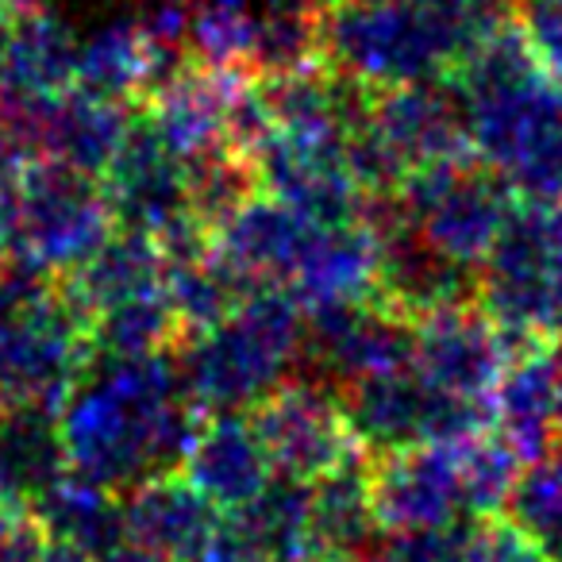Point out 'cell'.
Returning a JSON list of instances; mask_svg holds the SVG:
<instances>
[{
  "label": "cell",
  "mask_w": 562,
  "mask_h": 562,
  "mask_svg": "<svg viewBox=\"0 0 562 562\" xmlns=\"http://www.w3.org/2000/svg\"><path fill=\"white\" fill-rule=\"evenodd\" d=\"M101 186L116 227L162 235L189 216L186 162L166 147L143 112H135L116 158L101 173Z\"/></svg>",
  "instance_id": "cell-14"
},
{
  "label": "cell",
  "mask_w": 562,
  "mask_h": 562,
  "mask_svg": "<svg viewBox=\"0 0 562 562\" xmlns=\"http://www.w3.org/2000/svg\"><path fill=\"white\" fill-rule=\"evenodd\" d=\"M301 336L305 305L290 290L266 285L212 328L186 331L173 347V367L204 416L250 413L281 382L297 378Z\"/></svg>",
  "instance_id": "cell-4"
},
{
  "label": "cell",
  "mask_w": 562,
  "mask_h": 562,
  "mask_svg": "<svg viewBox=\"0 0 562 562\" xmlns=\"http://www.w3.org/2000/svg\"><path fill=\"white\" fill-rule=\"evenodd\" d=\"M516 20H520L539 66L562 89V0H520Z\"/></svg>",
  "instance_id": "cell-36"
},
{
  "label": "cell",
  "mask_w": 562,
  "mask_h": 562,
  "mask_svg": "<svg viewBox=\"0 0 562 562\" xmlns=\"http://www.w3.org/2000/svg\"><path fill=\"white\" fill-rule=\"evenodd\" d=\"M308 493H313L308 482L278 474L255 501L227 516L262 562H305Z\"/></svg>",
  "instance_id": "cell-30"
},
{
  "label": "cell",
  "mask_w": 562,
  "mask_h": 562,
  "mask_svg": "<svg viewBox=\"0 0 562 562\" xmlns=\"http://www.w3.org/2000/svg\"><path fill=\"white\" fill-rule=\"evenodd\" d=\"M413 347L416 321L378 297L305 308L297 378L347 393L362 378L413 367Z\"/></svg>",
  "instance_id": "cell-9"
},
{
  "label": "cell",
  "mask_w": 562,
  "mask_h": 562,
  "mask_svg": "<svg viewBox=\"0 0 562 562\" xmlns=\"http://www.w3.org/2000/svg\"><path fill=\"white\" fill-rule=\"evenodd\" d=\"M43 562H97V559H93V554H86V551H74V547H66V543H47Z\"/></svg>",
  "instance_id": "cell-38"
},
{
  "label": "cell",
  "mask_w": 562,
  "mask_h": 562,
  "mask_svg": "<svg viewBox=\"0 0 562 562\" xmlns=\"http://www.w3.org/2000/svg\"><path fill=\"white\" fill-rule=\"evenodd\" d=\"M181 339V321L173 313L166 290L139 293V297L104 305L89 316V355L109 359H143V355H166Z\"/></svg>",
  "instance_id": "cell-29"
},
{
  "label": "cell",
  "mask_w": 562,
  "mask_h": 562,
  "mask_svg": "<svg viewBox=\"0 0 562 562\" xmlns=\"http://www.w3.org/2000/svg\"><path fill=\"white\" fill-rule=\"evenodd\" d=\"M321 20L324 16L297 9H250L243 74L266 81L321 66Z\"/></svg>",
  "instance_id": "cell-31"
},
{
  "label": "cell",
  "mask_w": 562,
  "mask_h": 562,
  "mask_svg": "<svg viewBox=\"0 0 562 562\" xmlns=\"http://www.w3.org/2000/svg\"><path fill=\"white\" fill-rule=\"evenodd\" d=\"M243 78H247L243 70H220L189 58L186 66L170 70L147 89L139 112L162 135L166 147L186 162L227 143V109Z\"/></svg>",
  "instance_id": "cell-15"
},
{
  "label": "cell",
  "mask_w": 562,
  "mask_h": 562,
  "mask_svg": "<svg viewBox=\"0 0 562 562\" xmlns=\"http://www.w3.org/2000/svg\"><path fill=\"white\" fill-rule=\"evenodd\" d=\"M158 81V58L135 16L104 20L78 40V86L112 101L139 104Z\"/></svg>",
  "instance_id": "cell-28"
},
{
  "label": "cell",
  "mask_w": 562,
  "mask_h": 562,
  "mask_svg": "<svg viewBox=\"0 0 562 562\" xmlns=\"http://www.w3.org/2000/svg\"><path fill=\"white\" fill-rule=\"evenodd\" d=\"M520 470L524 459L493 428L467 439V443H459V474H462V493H467L470 516L505 513Z\"/></svg>",
  "instance_id": "cell-33"
},
{
  "label": "cell",
  "mask_w": 562,
  "mask_h": 562,
  "mask_svg": "<svg viewBox=\"0 0 562 562\" xmlns=\"http://www.w3.org/2000/svg\"><path fill=\"white\" fill-rule=\"evenodd\" d=\"M313 227V220L293 212L290 204L273 201L270 193H258L216 227L212 247L250 290H266V285L285 290Z\"/></svg>",
  "instance_id": "cell-19"
},
{
  "label": "cell",
  "mask_w": 562,
  "mask_h": 562,
  "mask_svg": "<svg viewBox=\"0 0 562 562\" xmlns=\"http://www.w3.org/2000/svg\"><path fill=\"white\" fill-rule=\"evenodd\" d=\"M116 232L101 178L63 162L0 173V239L12 262L55 278L78 270Z\"/></svg>",
  "instance_id": "cell-6"
},
{
  "label": "cell",
  "mask_w": 562,
  "mask_h": 562,
  "mask_svg": "<svg viewBox=\"0 0 562 562\" xmlns=\"http://www.w3.org/2000/svg\"><path fill=\"white\" fill-rule=\"evenodd\" d=\"M9 262V250H4V239H0V266Z\"/></svg>",
  "instance_id": "cell-41"
},
{
  "label": "cell",
  "mask_w": 562,
  "mask_h": 562,
  "mask_svg": "<svg viewBox=\"0 0 562 562\" xmlns=\"http://www.w3.org/2000/svg\"><path fill=\"white\" fill-rule=\"evenodd\" d=\"M120 497L127 539L162 554L166 562H193L224 520V513L186 474L150 477Z\"/></svg>",
  "instance_id": "cell-21"
},
{
  "label": "cell",
  "mask_w": 562,
  "mask_h": 562,
  "mask_svg": "<svg viewBox=\"0 0 562 562\" xmlns=\"http://www.w3.org/2000/svg\"><path fill=\"white\" fill-rule=\"evenodd\" d=\"M378 543H382V524L370 497V462L362 454L313 482L305 562H370Z\"/></svg>",
  "instance_id": "cell-22"
},
{
  "label": "cell",
  "mask_w": 562,
  "mask_h": 562,
  "mask_svg": "<svg viewBox=\"0 0 562 562\" xmlns=\"http://www.w3.org/2000/svg\"><path fill=\"white\" fill-rule=\"evenodd\" d=\"M139 104L112 101L93 89L70 86L35 101V143L43 162H63L70 170L101 178L116 158Z\"/></svg>",
  "instance_id": "cell-17"
},
{
  "label": "cell",
  "mask_w": 562,
  "mask_h": 562,
  "mask_svg": "<svg viewBox=\"0 0 562 562\" xmlns=\"http://www.w3.org/2000/svg\"><path fill=\"white\" fill-rule=\"evenodd\" d=\"M258 439L273 462V474L293 477V482H321L331 470L362 459V447L347 424L339 393L308 382V378H290L266 401L250 408Z\"/></svg>",
  "instance_id": "cell-10"
},
{
  "label": "cell",
  "mask_w": 562,
  "mask_h": 562,
  "mask_svg": "<svg viewBox=\"0 0 562 562\" xmlns=\"http://www.w3.org/2000/svg\"><path fill=\"white\" fill-rule=\"evenodd\" d=\"M554 408H559V431H562V339L554 344Z\"/></svg>",
  "instance_id": "cell-39"
},
{
  "label": "cell",
  "mask_w": 562,
  "mask_h": 562,
  "mask_svg": "<svg viewBox=\"0 0 562 562\" xmlns=\"http://www.w3.org/2000/svg\"><path fill=\"white\" fill-rule=\"evenodd\" d=\"M477 162L524 204L562 209V89L539 66L520 20H508L451 74Z\"/></svg>",
  "instance_id": "cell-2"
},
{
  "label": "cell",
  "mask_w": 562,
  "mask_h": 562,
  "mask_svg": "<svg viewBox=\"0 0 562 562\" xmlns=\"http://www.w3.org/2000/svg\"><path fill=\"white\" fill-rule=\"evenodd\" d=\"M513 16L508 0H331L321 66L370 89L447 81Z\"/></svg>",
  "instance_id": "cell-3"
},
{
  "label": "cell",
  "mask_w": 562,
  "mask_h": 562,
  "mask_svg": "<svg viewBox=\"0 0 562 562\" xmlns=\"http://www.w3.org/2000/svg\"><path fill=\"white\" fill-rule=\"evenodd\" d=\"M477 305L505 331L513 355L562 339V209L516 204L477 266Z\"/></svg>",
  "instance_id": "cell-7"
},
{
  "label": "cell",
  "mask_w": 562,
  "mask_h": 562,
  "mask_svg": "<svg viewBox=\"0 0 562 562\" xmlns=\"http://www.w3.org/2000/svg\"><path fill=\"white\" fill-rule=\"evenodd\" d=\"M258 170L250 155H243L232 143L204 150V155L186 158V196L189 216L216 235L224 220H232L250 196H258Z\"/></svg>",
  "instance_id": "cell-32"
},
{
  "label": "cell",
  "mask_w": 562,
  "mask_h": 562,
  "mask_svg": "<svg viewBox=\"0 0 562 562\" xmlns=\"http://www.w3.org/2000/svg\"><path fill=\"white\" fill-rule=\"evenodd\" d=\"M27 4H40V0H0V9H27Z\"/></svg>",
  "instance_id": "cell-40"
},
{
  "label": "cell",
  "mask_w": 562,
  "mask_h": 562,
  "mask_svg": "<svg viewBox=\"0 0 562 562\" xmlns=\"http://www.w3.org/2000/svg\"><path fill=\"white\" fill-rule=\"evenodd\" d=\"M47 543L32 508H0V562H43Z\"/></svg>",
  "instance_id": "cell-37"
},
{
  "label": "cell",
  "mask_w": 562,
  "mask_h": 562,
  "mask_svg": "<svg viewBox=\"0 0 562 562\" xmlns=\"http://www.w3.org/2000/svg\"><path fill=\"white\" fill-rule=\"evenodd\" d=\"M508 4H520V0H508Z\"/></svg>",
  "instance_id": "cell-43"
},
{
  "label": "cell",
  "mask_w": 562,
  "mask_h": 562,
  "mask_svg": "<svg viewBox=\"0 0 562 562\" xmlns=\"http://www.w3.org/2000/svg\"><path fill=\"white\" fill-rule=\"evenodd\" d=\"M78 86V35L55 12L0 9V104L43 101Z\"/></svg>",
  "instance_id": "cell-18"
},
{
  "label": "cell",
  "mask_w": 562,
  "mask_h": 562,
  "mask_svg": "<svg viewBox=\"0 0 562 562\" xmlns=\"http://www.w3.org/2000/svg\"><path fill=\"white\" fill-rule=\"evenodd\" d=\"M258 170V189L273 201L290 204L313 224H355L367 220L370 196L351 178L344 143L293 139V135H266L262 147L250 155Z\"/></svg>",
  "instance_id": "cell-13"
},
{
  "label": "cell",
  "mask_w": 562,
  "mask_h": 562,
  "mask_svg": "<svg viewBox=\"0 0 562 562\" xmlns=\"http://www.w3.org/2000/svg\"><path fill=\"white\" fill-rule=\"evenodd\" d=\"M370 497L382 531H443L474 520L459 474V447L424 443L370 459Z\"/></svg>",
  "instance_id": "cell-12"
},
{
  "label": "cell",
  "mask_w": 562,
  "mask_h": 562,
  "mask_svg": "<svg viewBox=\"0 0 562 562\" xmlns=\"http://www.w3.org/2000/svg\"><path fill=\"white\" fill-rule=\"evenodd\" d=\"M397 209L431 247L459 258L467 266H482L497 235L516 212V193L474 155L451 162L420 166L397 189Z\"/></svg>",
  "instance_id": "cell-8"
},
{
  "label": "cell",
  "mask_w": 562,
  "mask_h": 562,
  "mask_svg": "<svg viewBox=\"0 0 562 562\" xmlns=\"http://www.w3.org/2000/svg\"><path fill=\"white\" fill-rule=\"evenodd\" d=\"M493 431L524 462L562 451L559 408H554V344L513 355L493 393Z\"/></svg>",
  "instance_id": "cell-24"
},
{
  "label": "cell",
  "mask_w": 562,
  "mask_h": 562,
  "mask_svg": "<svg viewBox=\"0 0 562 562\" xmlns=\"http://www.w3.org/2000/svg\"><path fill=\"white\" fill-rule=\"evenodd\" d=\"M66 470L55 408L0 405V508H32Z\"/></svg>",
  "instance_id": "cell-25"
},
{
  "label": "cell",
  "mask_w": 562,
  "mask_h": 562,
  "mask_svg": "<svg viewBox=\"0 0 562 562\" xmlns=\"http://www.w3.org/2000/svg\"><path fill=\"white\" fill-rule=\"evenodd\" d=\"M508 520L520 524L531 539H539L547 554L562 547V451L520 470L513 497H508Z\"/></svg>",
  "instance_id": "cell-34"
},
{
  "label": "cell",
  "mask_w": 562,
  "mask_h": 562,
  "mask_svg": "<svg viewBox=\"0 0 562 562\" xmlns=\"http://www.w3.org/2000/svg\"><path fill=\"white\" fill-rule=\"evenodd\" d=\"M32 516L43 524L50 543H66L74 551L93 554V559L109 554L112 547L127 539L124 497L70 474V470L32 501Z\"/></svg>",
  "instance_id": "cell-27"
},
{
  "label": "cell",
  "mask_w": 562,
  "mask_h": 562,
  "mask_svg": "<svg viewBox=\"0 0 562 562\" xmlns=\"http://www.w3.org/2000/svg\"><path fill=\"white\" fill-rule=\"evenodd\" d=\"M181 474H186L220 513L243 508L278 477L247 413L204 416L193 436V447H189L186 462H181Z\"/></svg>",
  "instance_id": "cell-20"
},
{
  "label": "cell",
  "mask_w": 562,
  "mask_h": 562,
  "mask_svg": "<svg viewBox=\"0 0 562 562\" xmlns=\"http://www.w3.org/2000/svg\"><path fill=\"white\" fill-rule=\"evenodd\" d=\"M551 562H562V547H554L551 551Z\"/></svg>",
  "instance_id": "cell-42"
},
{
  "label": "cell",
  "mask_w": 562,
  "mask_h": 562,
  "mask_svg": "<svg viewBox=\"0 0 562 562\" xmlns=\"http://www.w3.org/2000/svg\"><path fill=\"white\" fill-rule=\"evenodd\" d=\"M204 413L189 401L173 351L143 359L89 355L58 405L66 467L112 493L181 470Z\"/></svg>",
  "instance_id": "cell-1"
},
{
  "label": "cell",
  "mask_w": 562,
  "mask_h": 562,
  "mask_svg": "<svg viewBox=\"0 0 562 562\" xmlns=\"http://www.w3.org/2000/svg\"><path fill=\"white\" fill-rule=\"evenodd\" d=\"M162 273L166 262L155 235L116 227L78 270L63 273V285L74 305L86 316H93L104 305L162 290Z\"/></svg>",
  "instance_id": "cell-26"
},
{
  "label": "cell",
  "mask_w": 562,
  "mask_h": 562,
  "mask_svg": "<svg viewBox=\"0 0 562 562\" xmlns=\"http://www.w3.org/2000/svg\"><path fill=\"white\" fill-rule=\"evenodd\" d=\"M513 347L482 305H451L416 321L413 370L436 390L493 405Z\"/></svg>",
  "instance_id": "cell-11"
},
{
  "label": "cell",
  "mask_w": 562,
  "mask_h": 562,
  "mask_svg": "<svg viewBox=\"0 0 562 562\" xmlns=\"http://www.w3.org/2000/svg\"><path fill=\"white\" fill-rule=\"evenodd\" d=\"M285 290L305 308L367 301L378 290V235L367 220L316 224Z\"/></svg>",
  "instance_id": "cell-23"
},
{
  "label": "cell",
  "mask_w": 562,
  "mask_h": 562,
  "mask_svg": "<svg viewBox=\"0 0 562 562\" xmlns=\"http://www.w3.org/2000/svg\"><path fill=\"white\" fill-rule=\"evenodd\" d=\"M89 362V316L63 278L24 262L0 266V405L55 408Z\"/></svg>",
  "instance_id": "cell-5"
},
{
  "label": "cell",
  "mask_w": 562,
  "mask_h": 562,
  "mask_svg": "<svg viewBox=\"0 0 562 562\" xmlns=\"http://www.w3.org/2000/svg\"><path fill=\"white\" fill-rule=\"evenodd\" d=\"M439 562H551V554L520 524L501 516H474L447 531Z\"/></svg>",
  "instance_id": "cell-35"
},
{
  "label": "cell",
  "mask_w": 562,
  "mask_h": 562,
  "mask_svg": "<svg viewBox=\"0 0 562 562\" xmlns=\"http://www.w3.org/2000/svg\"><path fill=\"white\" fill-rule=\"evenodd\" d=\"M370 124L390 143L393 155L408 166V173L420 170V166L474 155L451 81H416V86L374 89Z\"/></svg>",
  "instance_id": "cell-16"
}]
</instances>
